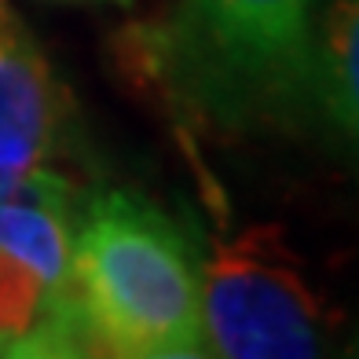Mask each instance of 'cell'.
<instances>
[{
	"mask_svg": "<svg viewBox=\"0 0 359 359\" xmlns=\"http://www.w3.org/2000/svg\"><path fill=\"white\" fill-rule=\"evenodd\" d=\"M74 293L100 355H205L198 264L176 220L128 191L81 205L70 250Z\"/></svg>",
	"mask_w": 359,
	"mask_h": 359,
	"instance_id": "1",
	"label": "cell"
},
{
	"mask_svg": "<svg viewBox=\"0 0 359 359\" xmlns=\"http://www.w3.org/2000/svg\"><path fill=\"white\" fill-rule=\"evenodd\" d=\"M4 15H8V8H4V0H0V19H4Z\"/></svg>",
	"mask_w": 359,
	"mask_h": 359,
	"instance_id": "8",
	"label": "cell"
},
{
	"mask_svg": "<svg viewBox=\"0 0 359 359\" xmlns=\"http://www.w3.org/2000/svg\"><path fill=\"white\" fill-rule=\"evenodd\" d=\"M70 103L29 34L0 19V198L67 143Z\"/></svg>",
	"mask_w": 359,
	"mask_h": 359,
	"instance_id": "4",
	"label": "cell"
},
{
	"mask_svg": "<svg viewBox=\"0 0 359 359\" xmlns=\"http://www.w3.org/2000/svg\"><path fill=\"white\" fill-rule=\"evenodd\" d=\"M316 0H187L180 62L220 110H268L312 81Z\"/></svg>",
	"mask_w": 359,
	"mask_h": 359,
	"instance_id": "3",
	"label": "cell"
},
{
	"mask_svg": "<svg viewBox=\"0 0 359 359\" xmlns=\"http://www.w3.org/2000/svg\"><path fill=\"white\" fill-rule=\"evenodd\" d=\"M0 355H100L74 286L55 290L0 250Z\"/></svg>",
	"mask_w": 359,
	"mask_h": 359,
	"instance_id": "5",
	"label": "cell"
},
{
	"mask_svg": "<svg viewBox=\"0 0 359 359\" xmlns=\"http://www.w3.org/2000/svg\"><path fill=\"white\" fill-rule=\"evenodd\" d=\"M312 81L330 118L359 140V0H334L326 8Z\"/></svg>",
	"mask_w": 359,
	"mask_h": 359,
	"instance_id": "7",
	"label": "cell"
},
{
	"mask_svg": "<svg viewBox=\"0 0 359 359\" xmlns=\"http://www.w3.org/2000/svg\"><path fill=\"white\" fill-rule=\"evenodd\" d=\"M198 283L209 355L308 359L326 352L334 316L304 279L279 227H250L213 242Z\"/></svg>",
	"mask_w": 359,
	"mask_h": 359,
	"instance_id": "2",
	"label": "cell"
},
{
	"mask_svg": "<svg viewBox=\"0 0 359 359\" xmlns=\"http://www.w3.org/2000/svg\"><path fill=\"white\" fill-rule=\"evenodd\" d=\"M121 4H128V0H121Z\"/></svg>",
	"mask_w": 359,
	"mask_h": 359,
	"instance_id": "9",
	"label": "cell"
},
{
	"mask_svg": "<svg viewBox=\"0 0 359 359\" xmlns=\"http://www.w3.org/2000/svg\"><path fill=\"white\" fill-rule=\"evenodd\" d=\"M74 184L48 165L29 169L22 184L0 198V250L19 257L55 290L74 286Z\"/></svg>",
	"mask_w": 359,
	"mask_h": 359,
	"instance_id": "6",
	"label": "cell"
}]
</instances>
